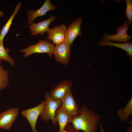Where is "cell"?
Here are the masks:
<instances>
[{
    "instance_id": "44dd1931",
    "label": "cell",
    "mask_w": 132,
    "mask_h": 132,
    "mask_svg": "<svg viewBox=\"0 0 132 132\" xmlns=\"http://www.w3.org/2000/svg\"><path fill=\"white\" fill-rule=\"evenodd\" d=\"M62 132H80L79 130L76 129L73 125L69 123L65 127Z\"/></svg>"
},
{
    "instance_id": "2e32d148",
    "label": "cell",
    "mask_w": 132,
    "mask_h": 132,
    "mask_svg": "<svg viewBox=\"0 0 132 132\" xmlns=\"http://www.w3.org/2000/svg\"><path fill=\"white\" fill-rule=\"evenodd\" d=\"M21 6V3H19L16 5L15 9L12 14L11 15L8 21L3 26L0 31V42H3V39L6 35L9 32L13 20L15 16L18 12Z\"/></svg>"
},
{
    "instance_id": "9a60e30c",
    "label": "cell",
    "mask_w": 132,
    "mask_h": 132,
    "mask_svg": "<svg viewBox=\"0 0 132 132\" xmlns=\"http://www.w3.org/2000/svg\"><path fill=\"white\" fill-rule=\"evenodd\" d=\"M98 44L101 46H115L122 49L127 53L128 56L130 57L131 60L132 58V42L129 41L124 43H113L107 40L104 38L102 40L98 41Z\"/></svg>"
},
{
    "instance_id": "5b68a950",
    "label": "cell",
    "mask_w": 132,
    "mask_h": 132,
    "mask_svg": "<svg viewBox=\"0 0 132 132\" xmlns=\"http://www.w3.org/2000/svg\"><path fill=\"white\" fill-rule=\"evenodd\" d=\"M70 47L65 42L55 46L53 54L56 62L64 65L68 63L70 55Z\"/></svg>"
},
{
    "instance_id": "ac0fdd59",
    "label": "cell",
    "mask_w": 132,
    "mask_h": 132,
    "mask_svg": "<svg viewBox=\"0 0 132 132\" xmlns=\"http://www.w3.org/2000/svg\"><path fill=\"white\" fill-rule=\"evenodd\" d=\"M10 49L8 48H5L4 46L3 42H0V60H3L9 63L11 66L15 65L14 59L10 57L9 53Z\"/></svg>"
},
{
    "instance_id": "5bb4252c",
    "label": "cell",
    "mask_w": 132,
    "mask_h": 132,
    "mask_svg": "<svg viewBox=\"0 0 132 132\" xmlns=\"http://www.w3.org/2000/svg\"><path fill=\"white\" fill-rule=\"evenodd\" d=\"M54 117L56 122H58L59 125L58 132H62L68 124L72 122L74 118L69 115L60 106L56 110Z\"/></svg>"
},
{
    "instance_id": "4fadbf2b",
    "label": "cell",
    "mask_w": 132,
    "mask_h": 132,
    "mask_svg": "<svg viewBox=\"0 0 132 132\" xmlns=\"http://www.w3.org/2000/svg\"><path fill=\"white\" fill-rule=\"evenodd\" d=\"M55 18V16L51 15L47 20L40 21L38 23H32L28 26L30 29L31 34L33 36H35L40 34L43 36L49 29V24Z\"/></svg>"
},
{
    "instance_id": "7c38bea8",
    "label": "cell",
    "mask_w": 132,
    "mask_h": 132,
    "mask_svg": "<svg viewBox=\"0 0 132 132\" xmlns=\"http://www.w3.org/2000/svg\"><path fill=\"white\" fill-rule=\"evenodd\" d=\"M56 8V6L52 5L50 0H46L43 5L38 10L35 11L32 9L27 11V13L28 15V25L31 24L38 17L45 15L48 11L55 9Z\"/></svg>"
},
{
    "instance_id": "52a82bcc",
    "label": "cell",
    "mask_w": 132,
    "mask_h": 132,
    "mask_svg": "<svg viewBox=\"0 0 132 132\" xmlns=\"http://www.w3.org/2000/svg\"><path fill=\"white\" fill-rule=\"evenodd\" d=\"M82 22L80 17L70 24L66 31L64 42L70 46H72L76 37L82 35L80 26Z\"/></svg>"
},
{
    "instance_id": "7402d4cb",
    "label": "cell",
    "mask_w": 132,
    "mask_h": 132,
    "mask_svg": "<svg viewBox=\"0 0 132 132\" xmlns=\"http://www.w3.org/2000/svg\"><path fill=\"white\" fill-rule=\"evenodd\" d=\"M99 122L100 124L101 132H105L104 129L102 125L101 124V123L99 121Z\"/></svg>"
},
{
    "instance_id": "d6986e66",
    "label": "cell",
    "mask_w": 132,
    "mask_h": 132,
    "mask_svg": "<svg viewBox=\"0 0 132 132\" xmlns=\"http://www.w3.org/2000/svg\"><path fill=\"white\" fill-rule=\"evenodd\" d=\"M9 83L8 71L0 65V91L5 88Z\"/></svg>"
},
{
    "instance_id": "7a4b0ae2",
    "label": "cell",
    "mask_w": 132,
    "mask_h": 132,
    "mask_svg": "<svg viewBox=\"0 0 132 132\" xmlns=\"http://www.w3.org/2000/svg\"><path fill=\"white\" fill-rule=\"evenodd\" d=\"M55 47L54 44L52 43L50 41L40 40L35 44L20 50V52L24 54V56L25 58L36 53H45L52 57Z\"/></svg>"
},
{
    "instance_id": "ffe728a7",
    "label": "cell",
    "mask_w": 132,
    "mask_h": 132,
    "mask_svg": "<svg viewBox=\"0 0 132 132\" xmlns=\"http://www.w3.org/2000/svg\"><path fill=\"white\" fill-rule=\"evenodd\" d=\"M125 1L126 5L125 13L128 19V23L130 25L132 22V0H126Z\"/></svg>"
},
{
    "instance_id": "6da1fadb",
    "label": "cell",
    "mask_w": 132,
    "mask_h": 132,
    "mask_svg": "<svg viewBox=\"0 0 132 132\" xmlns=\"http://www.w3.org/2000/svg\"><path fill=\"white\" fill-rule=\"evenodd\" d=\"M101 117L100 115L83 105L80 110L79 115L73 118L72 123L78 130L84 132H96L98 122Z\"/></svg>"
},
{
    "instance_id": "ba28073f",
    "label": "cell",
    "mask_w": 132,
    "mask_h": 132,
    "mask_svg": "<svg viewBox=\"0 0 132 132\" xmlns=\"http://www.w3.org/2000/svg\"><path fill=\"white\" fill-rule=\"evenodd\" d=\"M17 107L8 109L0 113V128L4 130L9 129L12 126L19 114Z\"/></svg>"
},
{
    "instance_id": "3957f363",
    "label": "cell",
    "mask_w": 132,
    "mask_h": 132,
    "mask_svg": "<svg viewBox=\"0 0 132 132\" xmlns=\"http://www.w3.org/2000/svg\"><path fill=\"white\" fill-rule=\"evenodd\" d=\"M45 103L40 116L42 120L47 121L51 120L54 125H57L55 119V114L56 109L59 108L62 103L60 100H54L50 97L49 93L47 92L45 96Z\"/></svg>"
},
{
    "instance_id": "8992f818",
    "label": "cell",
    "mask_w": 132,
    "mask_h": 132,
    "mask_svg": "<svg viewBox=\"0 0 132 132\" xmlns=\"http://www.w3.org/2000/svg\"><path fill=\"white\" fill-rule=\"evenodd\" d=\"M44 101L37 106L22 111V114L27 119L32 128V132H37L35 126L37 118L40 114L45 104Z\"/></svg>"
},
{
    "instance_id": "9c48e42d",
    "label": "cell",
    "mask_w": 132,
    "mask_h": 132,
    "mask_svg": "<svg viewBox=\"0 0 132 132\" xmlns=\"http://www.w3.org/2000/svg\"><path fill=\"white\" fill-rule=\"evenodd\" d=\"M129 25L128 23V20L126 19L124 21L122 26L116 27V31L118 32L117 33L111 35L105 34L104 35V38L109 41L126 42L132 37L127 33V31L129 30Z\"/></svg>"
},
{
    "instance_id": "e0dca14e",
    "label": "cell",
    "mask_w": 132,
    "mask_h": 132,
    "mask_svg": "<svg viewBox=\"0 0 132 132\" xmlns=\"http://www.w3.org/2000/svg\"><path fill=\"white\" fill-rule=\"evenodd\" d=\"M117 115L121 121H129L130 116L132 115V98L126 104L125 107L123 108L118 110Z\"/></svg>"
},
{
    "instance_id": "603a6c76",
    "label": "cell",
    "mask_w": 132,
    "mask_h": 132,
    "mask_svg": "<svg viewBox=\"0 0 132 132\" xmlns=\"http://www.w3.org/2000/svg\"><path fill=\"white\" fill-rule=\"evenodd\" d=\"M126 132H132V125L131 126L129 127L127 129Z\"/></svg>"
},
{
    "instance_id": "277c9868",
    "label": "cell",
    "mask_w": 132,
    "mask_h": 132,
    "mask_svg": "<svg viewBox=\"0 0 132 132\" xmlns=\"http://www.w3.org/2000/svg\"><path fill=\"white\" fill-rule=\"evenodd\" d=\"M72 85V82L68 80L61 82L51 91L50 97L54 100H64L71 91Z\"/></svg>"
},
{
    "instance_id": "d4e9b609",
    "label": "cell",
    "mask_w": 132,
    "mask_h": 132,
    "mask_svg": "<svg viewBox=\"0 0 132 132\" xmlns=\"http://www.w3.org/2000/svg\"><path fill=\"white\" fill-rule=\"evenodd\" d=\"M2 62V61L1 60H0V65L1 64V63Z\"/></svg>"
},
{
    "instance_id": "8fae6325",
    "label": "cell",
    "mask_w": 132,
    "mask_h": 132,
    "mask_svg": "<svg viewBox=\"0 0 132 132\" xmlns=\"http://www.w3.org/2000/svg\"><path fill=\"white\" fill-rule=\"evenodd\" d=\"M60 107L69 115L74 118L79 114V110L71 93H69L65 99L62 101Z\"/></svg>"
},
{
    "instance_id": "cb8c5ba5",
    "label": "cell",
    "mask_w": 132,
    "mask_h": 132,
    "mask_svg": "<svg viewBox=\"0 0 132 132\" xmlns=\"http://www.w3.org/2000/svg\"><path fill=\"white\" fill-rule=\"evenodd\" d=\"M3 15V13L0 10V17H2Z\"/></svg>"
},
{
    "instance_id": "30bf717a",
    "label": "cell",
    "mask_w": 132,
    "mask_h": 132,
    "mask_svg": "<svg viewBox=\"0 0 132 132\" xmlns=\"http://www.w3.org/2000/svg\"><path fill=\"white\" fill-rule=\"evenodd\" d=\"M67 29L66 25L64 24L49 29L47 32L48 35L47 39L52 41L56 45L61 44L65 41Z\"/></svg>"
}]
</instances>
